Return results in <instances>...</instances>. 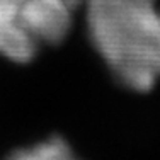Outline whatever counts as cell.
<instances>
[{
  "label": "cell",
  "instance_id": "1",
  "mask_svg": "<svg viewBox=\"0 0 160 160\" xmlns=\"http://www.w3.org/2000/svg\"><path fill=\"white\" fill-rule=\"evenodd\" d=\"M96 51L123 85L150 90L160 78L157 0H83Z\"/></svg>",
  "mask_w": 160,
  "mask_h": 160
},
{
  "label": "cell",
  "instance_id": "4",
  "mask_svg": "<svg viewBox=\"0 0 160 160\" xmlns=\"http://www.w3.org/2000/svg\"><path fill=\"white\" fill-rule=\"evenodd\" d=\"M5 160H80L73 150L70 148L65 140L60 136H51V138L39 142L32 147L19 148L12 152Z\"/></svg>",
  "mask_w": 160,
  "mask_h": 160
},
{
  "label": "cell",
  "instance_id": "5",
  "mask_svg": "<svg viewBox=\"0 0 160 160\" xmlns=\"http://www.w3.org/2000/svg\"><path fill=\"white\" fill-rule=\"evenodd\" d=\"M24 2L26 0H0V3H3V5H14V7H19V9L22 7Z\"/></svg>",
  "mask_w": 160,
  "mask_h": 160
},
{
  "label": "cell",
  "instance_id": "2",
  "mask_svg": "<svg viewBox=\"0 0 160 160\" xmlns=\"http://www.w3.org/2000/svg\"><path fill=\"white\" fill-rule=\"evenodd\" d=\"M75 9L67 0H26L21 21L38 44H58L68 36Z\"/></svg>",
  "mask_w": 160,
  "mask_h": 160
},
{
  "label": "cell",
  "instance_id": "3",
  "mask_svg": "<svg viewBox=\"0 0 160 160\" xmlns=\"http://www.w3.org/2000/svg\"><path fill=\"white\" fill-rule=\"evenodd\" d=\"M39 48L22 24L21 9L0 3V55L16 63H29Z\"/></svg>",
  "mask_w": 160,
  "mask_h": 160
}]
</instances>
